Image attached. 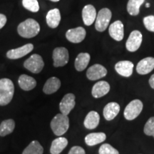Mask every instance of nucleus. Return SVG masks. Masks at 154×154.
<instances>
[{
    "instance_id": "nucleus-26",
    "label": "nucleus",
    "mask_w": 154,
    "mask_h": 154,
    "mask_svg": "<svg viewBox=\"0 0 154 154\" xmlns=\"http://www.w3.org/2000/svg\"><path fill=\"white\" fill-rule=\"evenodd\" d=\"M15 128V122L13 119H7L3 121L0 124V136H7L11 134Z\"/></svg>"
},
{
    "instance_id": "nucleus-23",
    "label": "nucleus",
    "mask_w": 154,
    "mask_h": 154,
    "mask_svg": "<svg viewBox=\"0 0 154 154\" xmlns=\"http://www.w3.org/2000/svg\"><path fill=\"white\" fill-rule=\"evenodd\" d=\"M61 87V81L57 77H51L47 81L43 87V92L46 94H52Z\"/></svg>"
},
{
    "instance_id": "nucleus-19",
    "label": "nucleus",
    "mask_w": 154,
    "mask_h": 154,
    "mask_svg": "<svg viewBox=\"0 0 154 154\" xmlns=\"http://www.w3.org/2000/svg\"><path fill=\"white\" fill-rule=\"evenodd\" d=\"M46 20L50 28H57L61 22V13L59 9L56 8L49 11L46 17Z\"/></svg>"
},
{
    "instance_id": "nucleus-35",
    "label": "nucleus",
    "mask_w": 154,
    "mask_h": 154,
    "mask_svg": "<svg viewBox=\"0 0 154 154\" xmlns=\"http://www.w3.org/2000/svg\"><path fill=\"white\" fill-rule=\"evenodd\" d=\"M149 84L151 86V87L154 89V74L150 77L149 79Z\"/></svg>"
},
{
    "instance_id": "nucleus-24",
    "label": "nucleus",
    "mask_w": 154,
    "mask_h": 154,
    "mask_svg": "<svg viewBox=\"0 0 154 154\" xmlns=\"http://www.w3.org/2000/svg\"><path fill=\"white\" fill-rule=\"evenodd\" d=\"M68 145V140L64 137H59L52 141L50 148L51 154H60Z\"/></svg>"
},
{
    "instance_id": "nucleus-14",
    "label": "nucleus",
    "mask_w": 154,
    "mask_h": 154,
    "mask_svg": "<svg viewBox=\"0 0 154 154\" xmlns=\"http://www.w3.org/2000/svg\"><path fill=\"white\" fill-rule=\"evenodd\" d=\"M154 69V58L146 57L140 60L136 66V72L140 75H146Z\"/></svg>"
},
{
    "instance_id": "nucleus-9",
    "label": "nucleus",
    "mask_w": 154,
    "mask_h": 154,
    "mask_svg": "<svg viewBox=\"0 0 154 154\" xmlns=\"http://www.w3.org/2000/svg\"><path fill=\"white\" fill-rule=\"evenodd\" d=\"M75 95L73 94H67L63 97L59 103V109L62 114L68 116L73 110L76 102H75Z\"/></svg>"
},
{
    "instance_id": "nucleus-20",
    "label": "nucleus",
    "mask_w": 154,
    "mask_h": 154,
    "mask_svg": "<svg viewBox=\"0 0 154 154\" xmlns=\"http://www.w3.org/2000/svg\"><path fill=\"white\" fill-rule=\"evenodd\" d=\"M18 83L20 88L26 91L34 89L36 86V81L33 77L26 74L21 75L19 78Z\"/></svg>"
},
{
    "instance_id": "nucleus-17",
    "label": "nucleus",
    "mask_w": 154,
    "mask_h": 154,
    "mask_svg": "<svg viewBox=\"0 0 154 154\" xmlns=\"http://www.w3.org/2000/svg\"><path fill=\"white\" fill-rule=\"evenodd\" d=\"M121 110L120 106L116 102H110L103 108V117L106 121H112L119 114Z\"/></svg>"
},
{
    "instance_id": "nucleus-13",
    "label": "nucleus",
    "mask_w": 154,
    "mask_h": 154,
    "mask_svg": "<svg viewBox=\"0 0 154 154\" xmlns=\"http://www.w3.org/2000/svg\"><path fill=\"white\" fill-rule=\"evenodd\" d=\"M109 33L111 37L116 41H121L124 36V26L123 23L119 20L112 23L109 26Z\"/></svg>"
},
{
    "instance_id": "nucleus-10",
    "label": "nucleus",
    "mask_w": 154,
    "mask_h": 154,
    "mask_svg": "<svg viewBox=\"0 0 154 154\" xmlns=\"http://www.w3.org/2000/svg\"><path fill=\"white\" fill-rule=\"evenodd\" d=\"M86 35L85 29L79 26L74 29H70L66 32V37L67 40L72 43L78 44L84 41Z\"/></svg>"
},
{
    "instance_id": "nucleus-16",
    "label": "nucleus",
    "mask_w": 154,
    "mask_h": 154,
    "mask_svg": "<svg viewBox=\"0 0 154 154\" xmlns=\"http://www.w3.org/2000/svg\"><path fill=\"white\" fill-rule=\"evenodd\" d=\"M134 63L130 61H120L115 65V70L121 76L129 77L133 74Z\"/></svg>"
},
{
    "instance_id": "nucleus-31",
    "label": "nucleus",
    "mask_w": 154,
    "mask_h": 154,
    "mask_svg": "<svg viewBox=\"0 0 154 154\" xmlns=\"http://www.w3.org/2000/svg\"><path fill=\"white\" fill-rule=\"evenodd\" d=\"M99 154H119L118 150L109 143H103L99 149Z\"/></svg>"
},
{
    "instance_id": "nucleus-22",
    "label": "nucleus",
    "mask_w": 154,
    "mask_h": 154,
    "mask_svg": "<svg viewBox=\"0 0 154 154\" xmlns=\"http://www.w3.org/2000/svg\"><path fill=\"white\" fill-rule=\"evenodd\" d=\"M106 139V135L103 132L99 133H91V134H88L86 136L85 138V143L86 145L88 146H94L103 143Z\"/></svg>"
},
{
    "instance_id": "nucleus-25",
    "label": "nucleus",
    "mask_w": 154,
    "mask_h": 154,
    "mask_svg": "<svg viewBox=\"0 0 154 154\" xmlns=\"http://www.w3.org/2000/svg\"><path fill=\"white\" fill-rule=\"evenodd\" d=\"M91 57L88 53H80L78 54L74 62L75 68L78 72H82L87 67Z\"/></svg>"
},
{
    "instance_id": "nucleus-1",
    "label": "nucleus",
    "mask_w": 154,
    "mask_h": 154,
    "mask_svg": "<svg viewBox=\"0 0 154 154\" xmlns=\"http://www.w3.org/2000/svg\"><path fill=\"white\" fill-rule=\"evenodd\" d=\"M17 32L22 37L33 38L39 33V24L34 19H27L19 24Z\"/></svg>"
},
{
    "instance_id": "nucleus-6",
    "label": "nucleus",
    "mask_w": 154,
    "mask_h": 154,
    "mask_svg": "<svg viewBox=\"0 0 154 154\" xmlns=\"http://www.w3.org/2000/svg\"><path fill=\"white\" fill-rule=\"evenodd\" d=\"M24 66L32 73L38 74L44 69V62L41 56L35 54L24 61Z\"/></svg>"
},
{
    "instance_id": "nucleus-33",
    "label": "nucleus",
    "mask_w": 154,
    "mask_h": 154,
    "mask_svg": "<svg viewBox=\"0 0 154 154\" xmlns=\"http://www.w3.org/2000/svg\"><path fill=\"white\" fill-rule=\"evenodd\" d=\"M68 154H86L85 150L83 149L81 146H73L70 149Z\"/></svg>"
},
{
    "instance_id": "nucleus-29",
    "label": "nucleus",
    "mask_w": 154,
    "mask_h": 154,
    "mask_svg": "<svg viewBox=\"0 0 154 154\" xmlns=\"http://www.w3.org/2000/svg\"><path fill=\"white\" fill-rule=\"evenodd\" d=\"M22 5L25 9L32 12H37L39 10V5L37 0H22Z\"/></svg>"
},
{
    "instance_id": "nucleus-18",
    "label": "nucleus",
    "mask_w": 154,
    "mask_h": 154,
    "mask_svg": "<svg viewBox=\"0 0 154 154\" xmlns=\"http://www.w3.org/2000/svg\"><path fill=\"white\" fill-rule=\"evenodd\" d=\"M82 19L84 24L86 26H91L95 22L96 19V11L93 5H86L83 8Z\"/></svg>"
},
{
    "instance_id": "nucleus-15",
    "label": "nucleus",
    "mask_w": 154,
    "mask_h": 154,
    "mask_svg": "<svg viewBox=\"0 0 154 154\" xmlns=\"http://www.w3.org/2000/svg\"><path fill=\"white\" fill-rule=\"evenodd\" d=\"M110 91V85L105 81H99L94 84L91 90V94L95 99L103 97Z\"/></svg>"
},
{
    "instance_id": "nucleus-21",
    "label": "nucleus",
    "mask_w": 154,
    "mask_h": 154,
    "mask_svg": "<svg viewBox=\"0 0 154 154\" xmlns=\"http://www.w3.org/2000/svg\"><path fill=\"white\" fill-rule=\"evenodd\" d=\"M100 121V116L96 111H91L86 115L84 121V125L87 129H94L99 126Z\"/></svg>"
},
{
    "instance_id": "nucleus-34",
    "label": "nucleus",
    "mask_w": 154,
    "mask_h": 154,
    "mask_svg": "<svg viewBox=\"0 0 154 154\" xmlns=\"http://www.w3.org/2000/svg\"><path fill=\"white\" fill-rule=\"evenodd\" d=\"M7 17L5 14H0V29H2L5 26L6 23H7Z\"/></svg>"
},
{
    "instance_id": "nucleus-27",
    "label": "nucleus",
    "mask_w": 154,
    "mask_h": 154,
    "mask_svg": "<svg viewBox=\"0 0 154 154\" xmlns=\"http://www.w3.org/2000/svg\"><path fill=\"white\" fill-rule=\"evenodd\" d=\"M44 148L38 140H33L25 148L22 154H43Z\"/></svg>"
},
{
    "instance_id": "nucleus-8",
    "label": "nucleus",
    "mask_w": 154,
    "mask_h": 154,
    "mask_svg": "<svg viewBox=\"0 0 154 154\" xmlns=\"http://www.w3.org/2000/svg\"><path fill=\"white\" fill-rule=\"evenodd\" d=\"M143 40V36L139 31L134 30L130 34L126 43L127 50L131 52H134L139 49Z\"/></svg>"
},
{
    "instance_id": "nucleus-32",
    "label": "nucleus",
    "mask_w": 154,
    "mask_h": 154,
    "mask_svg": "<svg viewBox=\"0 0 154 154\" xmlns=\"http://www.w3.org/2000/svg\"><path fill=\"white\" fill-rule=\"evenodd\" d=\"M143 22L146 29L149 30V32H154V16L150 15V16L145 17Z\"/></svg>"
},
{
    "instance_id": "nucleus-12",
    "label": "nucleus",
    "mask_w": 154,
    "mask_h": 154,
    "mask_svg": "<svg viewBox=\"0 0 154 154\" xmlns=\"http://www.w3.org/2000/svg\"><path fill=\"white\" fill-rule=\"evenodd\" d=\"M34 49V45L32 44H26L22 47L17 49H11L7 52V57L9 59H18L24 57V56L29 54Z\"/></svg>"
},
{
    "instance_id": "nucleus-5",
    "label": "nucleus",
    "mask_w": 154,
    "mask_h": 154,
    "mask_svg": "<svg viewBox=\"0 0 154 154\" xmlns=\"http://www.w3.org/2000/svg\"><path fill=\"white\" fill-rule=\"evenodd\" d=\"M112 13L110 9L103 8L99 11L95 20V28L98 32H104L109 26Z\"/></svg>"
},
{
    "instance_id": "nucleus-4",
    "label": "nucleus",
    "mask_w": 154,
    "mask_h": 154,
    "mask_svg": "<svg viewBox=\"0 0 154 154\" xmlns=\"http://www.w3.org/2000/svg\"><path fill=\"white\" fill-rule=\"evenodd\" d=\"M143 104L139 99L133 100L126 106L124 109V118L128 121H132L136 119L143 110Z\"/></svg>"
},
{
    "instance_id": "nucleus-3",
    "label": "nucleus",
    "mask_w": 154,
    "mask_h": 154,
    "mask_svg": "<svg viewBox=\"0 0 154 154\" xmlns=\"http://www.w3.org/2000/svg\"><path fill=\"white\" fill-rule=\"evenodd\" d=\"M51 130L56 136H61L66 134L69 128V119L68 116L58 113L50 123Z\"/></svg>"
},
{
    "instance_id": "nucleus-11",
    "label": "nucleus",
    "mask_w": 154,
    "mask_h": 154,
    "mask_svg": "<svg viewBox=\"0 0 154 154\" xmlns=\"http://www.w3.org/2000/svg\"><path fill=\"white\" fill-rule=\"evenodd\" d=\"M107 69L99 63H96L88 69L86 76L89 80L96 81L106 76Z\"/></svg>"
},
{
    "instance_id": "nucleus-2",
    "label": "nucleus",
    "mask_w": 154,
    "mask_h": 154,
    "mask_svg": "<svg viewBox=\"0 0 154 154\" xmlns=\"http://www.w3.org/2000/svg\"><path fill=\"white\" fill-rule=\"evenodd\" d=\"M14 94V85L9 79H0V106H6L10 103Z\"/></svg>"
},
{
    "instance_id": "nucleus-28",
    "label": "nucleus",
    "mask_w": 154,
    "mask_h": 154,
    "mask_svg": "<svg viewBox=\"0 0 154 154\" xmlns=\"http://www.w3.org/2000/svg\"><path fill=\"white\" fill-rule=\"evenodd\" d=\"M145 0H129L127 4V11L131 16H137L140 12V7Z\"/></svg>"
},
{
    "instance_id": "nucleus-37",
    "label": "nucleus",
    "mask_w": 154,
    "mask_h": 154,
    "mask_svg": "<svg viewBox=\"0 0 154 154\" xmlns=\"http://www.w3.org/2000/svg\"><path fill=\"white\" fill-rule=\"evenodd\" d=\"M146 7H150V4H149V3L146 4Z\"/></svg>"
},
{
    "instance_id": "nucleus-7",
    "label": "nucleus",
    "mask_w": 154,
    "mask_h": 154,
    "mask_svg": "<svg viewBox=\"0 0 154 154\" xmlns=\"http://www.w3.org/2000/svg\"><path fill=\"white\" fill-rule=\"evenodd\" d=\"M54 66L61 67L67 64L69 62V51L65 47H57L54 49L52 54Z\"/></svg>"
},
{
    "instance_id": "nucleus-30",
    "label": "nucleus",
    "mask_w": 154,
    "mask_h": 154,
    "mask_svg": "<svg viewBox=\"0 0 154 154\" xmlns=\"http://www.w3.org/2000/svg\"><path fill=\"white\" fill-rule=\"evenodd\" d=\"M143 132L146 136H153L154 138V116L151 117L146 123Z\"/></svg>"
},
{
    "instance_id": "nucleus-36",
    "label": "nucleus",
    "mask_w": 154,
    "mask_h": 154,
    "mask_svg": "<svg viewBox=\"0 0 154 154\" xmlns=\"http://www.w3.org/2000/svg\"><path fill=\"white\" fill-rule=\"evenodd\" d=\"M50 1H51V2H57L60 1V0H50Z\"/></svg>"
}]
</instances>
